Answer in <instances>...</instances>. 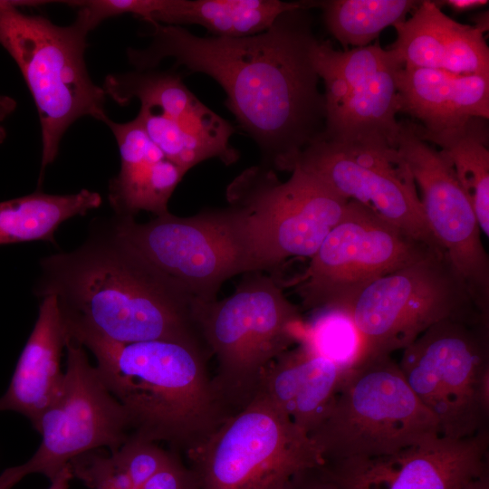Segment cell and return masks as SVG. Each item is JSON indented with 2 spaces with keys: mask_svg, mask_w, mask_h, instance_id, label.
<instances>
[{
  "mask_svg": "<svg viewBox=\"0 0 489 489\" xmlns=\"http://www.w3.org/2000/svg\"><path fill=\"white\" fill-rule=\"evenodd\" d=\"M402 350L399 369L441 436L462 439L488 429L489 324L443 320Z\"/></svg>",
  "mask_w": 489,
  "mask_h": 489,
  "instance_id": "9",
  "label": "cell"
},
{
  "mask_svg": "<svg viewBox=\"0 0 489 489\" xmlns=\"http://www.w3.org/2000/svg\"><path fill=\"white\" fill-rule=\"evenodd\" d=\"M60 390L40 418L42 443L24 464L0 474V489L41 474L52 481L75 457L99 448L118 450L130 436L125 411L103 383L81 344L67 336Z\"/></svg>",
  "mask_w": 489,
  "mask_h": 489,
  "instance_id": "13",
  "label": "cell"
},
{
  "mask_svg": "<svg viewBox=\"0 0 489 489\" xmlns=\"http://www.w3.org/2000/svg\"><path fill=\"white\" fill-rule=\"evenodd\" d=\"M484 119H473L465 126L438 133L422 131L413 122L417 135L436 144L450 162L455 177L474 208L481 232L489 236V149Z\"/></svg>",
  "mask_w": 489,
  "mask_h": 489,
  "instance_id": "26",
  "label": "cell"
},
{
  "mask_svg": "<svg viewBox=\"0 0 489 489\" xmlns=\"http://www.w3.org/2000/svg\"><path fill=\"white\" fill-rule=\"evenodd\" d=\"M282 489H339L322 463L295 473Z\"/></svg>",
  "mask_w": 489,
  "mask_h": 489,
  "instance_id": "31",
  "label": "cell"
},
{
  "mask_svg": "<svg viewBox=\"0 0 489 489\" xmlns=\"http://www.w3.org/2000/svg\"><path fill=\"white\" fill-rule=\"evenodd\" d=\"M440 435L436 418L391 355L366 358L342 381L325 418L309 434L322 463L385 455Z\"/></svg>",
  "mask_w": 489,
  "mask_h": 489,
  "instance_id": "6",
  "label": "cell"
},
{
  "mask_svg": "<svg viewBox=\"0 0 489 489\" xmlns=\"http://www.w3.org/2000/svg\"><path fill=\"white\" fill-rule=\"evenodd\" d=\"M420 1L324 0L312 1L322 11L325 24L344 50L369 45L385 28L404 21Z\"/></svg>",
  "mask_w": 489,
  "mask_h": 489,
  "instance_id": "28",
  "label": "cell"
},
{
  "mask_svg": "<svg viewBox=\"0 0 489 489\" xmlns=\"http://www.w3.org/2000/svg\"><path fill=\"white\" fill-rule=\"evenodd\" d=\"M304 320L299 343L331 361L344 379L365 359L364 340L348 312L323 308Z\"/></svg>",
  "mask_w": 489,
  "mask_h": 489,
  "instance_id": "29",
  "label": "cell"
},
{
  "mask_svg": "<svg viewBox=\"0 0 489 489\" xmlns=\"http://www.w3.org/2000/svg\"><path fill=\"white\" fill-rule=\"evenodd\" d=\"M73 478L70 464L52 480L48 489H69L70 481Z\"/></svg>",
  "mask_w": 489,
  "mask_h": 489,
  "instance_id": "34",
  "label": "cell"
},
{
  "mask_svg": "<svg viewBox=\"0 0 489 489\" xmlns=\"http://www.w3.org/2000/svg\"><path fill=\"white\" fill-rule=\"evenodd\" d=\"M194 319L216 359L212 384L229 417L255 398L270 364L299 343L304 322L282 285L260 271L244 273L223 300H196Z\"/></svg>",
  "mask_w": 489,
  "mask_h": 489,
  "instance_id": "4",
  "label": "cell"
},
{
  "mask_svg": "<svg viewBox=\"0 0 489 489\" xmlns=\"http://www.w3.org/2000/svg\"><path fill=\"white\" fill-rule=\"evenodd\" d=\"M178 455L158 443L129 436L110 455L95 449L69 464L72 476L91 489H138Z\"/></svg>",
  "mask_w": 489,
  "mask_h": 489,
  "instance_id": "27",
  "label": "cell"
},
{
  "mask_svg": "<svg viewBox=\"0 0 489 489\" xmlns=\"http://www.w3.org/2000/svg\"><path fill=\"white\" fill-rule=\"evenodd\" d=\"M435 2L439 7H441V5H446L455 12L470 11L487 5L489 3L487 0H446Z\"/></svg>",
  "mask_w": 489,
  "mask_h": 489,
  "instance_id": "32",
  "label": "cell"
},
{
  "mask_svg": "<svg viewBox=\"0 0 489 489\" xmlns=\"http://www.w3.org/2000/svg\"><path fill=\"white\" fill-rule=\"evenodd\" d=\"M110 219L125 240L197 301L216 300L226 280L254 272L245 220L234 206L187 217L167 212L146 223Z\"/></svg>",
  "mask_w": 489,
  "mask_h": 489,
  "instance_id": "10",
  "label": "cell"
},
{
  "mask_svg": "<svg viewBox=\"0 0 489 489\" xmlns=\"http://www.w3.org/2000/svg\"><path fill=\"white\" fill-rule=\"evenodd\" d=\"M393 26L397 38L388 49L402 67L489 76L485 31L453 20L435 1H420L410 17Z\"/></svg>",
  "mask_w": 489,
  "mask_h": 489,
  "instance_id": "19",
  "label": "cell"
},
{
  "mask_svg": "<svg viewBox=\"0 0 489 489\" xmlns=\"http://www.w3.org/2000/svg\"><path fill=\"white\" fill-rule=\"evenodd\" d=\"M312 55L324 84L321 138L396 149L400 112L397 73L402 66L393 53L379 43L340 51L318 40Z\"/></svg>",
  "mask_w": 489,
  "mask_h": 489,
  "instance_id": "14",
  "label": "cell"
},
{
  "mask_svg": "<svg viewBox=\"0 0 489 489\" xmlns=\"http://www.w3.org/2000/svg\"><path fill=\"white\" fill-rule=\"evenodd\" d=\"M345 311L364 340L365 359L403 350L443 320L489 324V315L446 254H432L380 277Z\"/></svg>",
  "mask_w": 489,
  "mask_h": 489,
  "instance_id": "7",
  "label": "cell"
},
{
  "mask_svg": "<svg viewBox=\"0 0 489 489\" xmlns=\"http://www.w3.org/2000/svg\"><path fill=\"white\" fill-rule=\"evenodd\" d=\"M101 197L95 191L54 195L37 191L0 202V244L31 241L56 244L54 235L68 219L98 208Z\"/></svg>",
  "mask_w": 489,
  "mask_h": 489,
  "instance_id": "25",
  "label": "cell"
},
{
  "mask_svg": "<svg viewBox=\"0 0 489 489\" xmlns=\"http://www.w3.org/2000/svg\"><path fill=\"white\" fill-rule=\"evenodd\" d=\"M396 149L419 187L432 234L467 283L479 309L489 315V257L472 204L450 162L417 135L409 120L399 121Z\"/></svg>",
  "mask_w": 489,
  "mask_h": 489,
  "instance_id": "17",
  "label": "cell"
},
{
  "mask_svg": "<svg viewBox=\"0 0 489 489\" xmlns=\"http://www.w3.org/2000/svg\"><path fill=\"white\" fill-rule=\"evenodd\" d=\"M435 251L350 200L304 272L292 283L303 310H345L374 281Z\"/></svg>",
  "mask_w": 489,
  "mask_h": 489,
  "instance_id": "12",
  "label": "cell"
},
{
  "mask_svg": "<svg viewBox=\"0 0 489 489\" xmlns=\"http://www.w3.org/2000/svg\"><path fill=\"white\" fill-rule=\"evenodd\" d=\"M400 112L424 132L455 129L473 119H489V76L401 67L397 73Z\"/></svg>",
  "mask_w": 489,
  "mask_h": 489,
  "instance_id": "21",
  "label": "cell"
},
{
  "mask_svg": "<svg viewBox=\"0 0 489 489\" xmlns=\"http://www.w3.org/2000/svg\"><path fill=\"white\" fill-rule=\"evenodd\" d=\"M343 379L331 361L298 343L270 364L257 395L309 436L328 415Z\"/></svg>",
  "mask_w": 489,
  "mask_h": 489,
  "instance_id": "23",
  "label": "cell"
},
{
  "mask_svg": "<svg viewBox=\"0 0 489 489\" xmlns=\"http://www.w3.org/2000/svg\"><path fill=\"white\" fill-rule=\"evenodd\" d=\"M226 198L244 216L254 271L260 272L290 257L311 258L348 204L310 173L295 168L281 181L264 165L237 176L227 187Z\"/></svg>",
  "mask_w": 489,
  "mask_h": 489,
  "instance_id": "8",
  "label": "cell"
},
{
  "mask_svg": "<svg viewBox=\"0 0 489 489\" xmlns=\"http://www.w3.org/2000/svg\"><path fill=\"white\" fill-rule=\"evenodd\" d=\"M488 429L436 436L395 453L322 463L339 489H461L488 471Z\"/></svg>",
  "mask_w": 489,
  "mask_h": 489,
  "instance_id": "18",
  "label": "cell"
},
{
  "mask_svg": "<svg viewBox=\"0 0 489 489\" xmlns=\"http://www.w3.org/2000/svg\"><path fill=\"white\" fill-rule=\"evenodd\" d=\"M90 229L76 249L40 261L34 293L57 298L67 336L205 345L194 319L197 299L125 240L111 219Z\"/></svg>",
  "mask_w": 489,
  "mask_h": 489,
  "instance_id": "2",
  "label": "cell"
},
{
  "mask_svg": "<svg viewBox=\"0 0 489 489\" xmlns=\"http://www.w3.org/2000/svg\"><path fill=\"white\" fill-rule=\"evenodd\" d=\"M138 489H197V483L189 466L177 455Z\"/></svg>",
  "mask_w": 489,
  "mask_h": 489,
  "instance_id": "30",
  "label": "cell"
},
{
  "mask_svg": "<svg viewBox=\"0 0 489 489\" xmlns=\"http://www.w3.org/2000/svg\"><path fill=\"white\" fill-rule=\"evenodd\" d=\"M300 168L344 199L355 201L407 235L445 254L426 220L411 170L397 149L320 138L283 171Z\"/></svg>",
  "mask_w": 489,
  "mask_h": 489,
  "instance_id": "15",
  "label": "cell"
},
{
  "mask_svg": "<svg viewBox=\"0 0 489 489\" xmlns=\"http://www.w3.org/2000/svg\"><path fill=\"white\" fill-rule=\"evenodd\" d=\"M90 31L76 15L59 25L41 15L21 12L0 0V45L17 64L35 103L41 128L39 183L57 158L67 129L79 119L104 121L107 95L91 78L85 51Z\"/></svg>",
  "mask_w": 489,
  "mask_h": 489,
  "instance_id": "5",
  "label": "cell"
},
{
  "mask_svg": "<svg viewBox=\"0 0 489 489\" xmlns=\"http://www.w3.org/2000/svg\"><path fill=\"white\" fill-rule=\"evenodd\" d=\"M186 456L197 489H282L322 463L308 435L261 394Z\"/></svg>",
  "mask_w": 489,
  "mask_h": 489,
  "instance_id": "11",
  "label": "cell"
},
{
  "mask_svg": "<svg viewBox=\"0 0 489 489\" xmlns=\"http://www.w3.org/2000/svg\"><path fill=\"white\" fill-rule=\"evenodd\" d=\"M147 24L150 41L127 49L129 64L153 70L171 58L216 80L226 106L259 146L262 165L283 171L323 134L324 96L312 55L317 39L307 9L286 12L268 30L242 38L199 37L182 26Z\"/></svg>",
  "mask_w": 489,
  "mask_h": 489,
  "instance_id": "1",
  "label": "cell"
},
{
  "mask_svg": "<svg viewBox=\"0 0 489 489\" xmlns=\"http://www.w3.org/2000/svg\"><path fill=\"white\" fill-rule=\"evenodd\" d=\"M102 88L120 105L139 101L136 118L165 156L187 172L216 158L226 165L238 159L230 144L232 125L202 103L173 72L156 69L112 73Z\"/></svg>",
  "mask_w": 489,
  "mask_h": 489,
  "instance_id": "16",
  "label": "cell"
},
{
  "mask_svg": "<svg viewBox=\"0 0 489 489\" xmlns=\"http://www.w3.org/2000/svg\"><path fill=\"white\" fill-rule=\"evenodd\" d=\"M104 124L117 142L120 167L109 184V202L114 216L133 217L140 211L160 216L167 212L175 188L187 173L169 160L149 139L137 118Z\"/></svg>",
  "mask_w": 489,
  "mask_h": 489,
  "instance_id": "20",
  "label": "cell"
},
{
  "mask_svg": "<svg viewBox=\"0 0 489 489\" xmlns=\"http://www.w3.org/2000/svg\"><path fill=\"white\" fill-rule=\"evenodd\" d=\"M67 333L57 298H42L38 317L21 352L6 391L0 397V412L27 417L36 430L41 417L58 394L63 379L60 361Z\"/></svg>",
  "mask_w": 489,
  "mask_h": 489,
  "instance_id": "22",
  "label": "cell"
},
{
  "mask_svg": "<svg viewBox=\"0 0 489 489\" xmlns=\"http://www.w3.org/2000/svg\"><path fill=\"white\" fill-rule=\"evenodd\" d=\"M461 489H489V473H483L479 476L472 479Z\"/></svg>",
  "mask_w": 489,
  "mask_h": 489,
  "instance_id": "35",
  "label": "cell"
},
{
  "mask_svg": "<svg viewBox=\"0 0 489 489\" xmlns=\"http://www.w3.org/2000/svg\"><path fill=\"white\" fill-rule=\"evenodd\" d=\"M15 108L16 101L13 98L0 95V144L6 137L4 121L14 111Z\"/></svg>",
  "mask_w": 489,
  "mask_h": 489,
  "instance_id": "33",
  "label": "cell"
},
{
  "mask_svg": "<svg viewBox=\"0 0 489 489\" xmlns=\"http://www.w3.org/2000/svg\"><path fill=\"white\" fill-rule=\"evenodd\" d=\"M94 355L100 376L122 406L130 436L187 455L230 417L207 369L205 345L172 340H74Z\"/></svg>",
  "mask_w": 489,
  "mask_h": 489,
  "instance_id": "3",
  "label": "cell"
},
{
  "mask_svg": "<svg viewBox=\"0 0 489 489\" xmlns=\"http://www.w3.org/2000/svg\"><path fill=\"white\" fill-rule=\"evenodd\" d=\"M311 9L309 1L167 0L156 23L182 26L198 24L216 37L242 38L268 30L283 14Z\"/></svg>",
  "mask_w": 489,
  "mask_h": 489,
  "instance_id": "24",
  "label": "cell"
}]
</instances>
